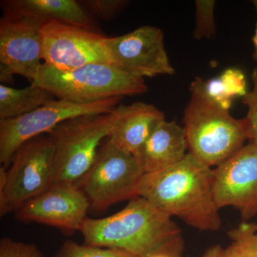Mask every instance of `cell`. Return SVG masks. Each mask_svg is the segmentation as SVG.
<instances>
[{"label": "cell", "mask_w": 257, "mask_h": 257, "mask_svg": "<svg viewBox=\"0 0 257 257\" xmlns=\"http://www.w3.org/2000/svg\"><path fill=\"white\" fill-rule=\"evenodd\" d=\"M214 170L188 153L177 165L145 174L138 196L191 227L216 231L221 228V219L214 199Z\"/></svg>", "instance_id": "6da1fadb"}, {"label": "cell", "mask_w": 257, "mask_h": 257, "mask_svg": "<svg viewBox=\"0 0 257 257\" xmlns=\"http://www.w3.org/2000/svg\"><path fill=\"white\" fill-rule=\"evenodd\" d=\"M79 231L84 244L121 250L138 257H148L182 235L172 216L139 196L111 216L87 217Z\"/></svg>", "instance_id": "7a4b0ae2"}, {"label": "cell", "mask_w": 257, "mask_h": 257, "mask_svg": "<svg viewBox=\"0 0 257 257\" xmlns=\"http://www.w3.org/2000/svg\"><path fill=\"white\" fill-rule=\"evenodd\" d=\"M190 92L183 118L188 152L203 165L218 167L244 146L248 140L246 122L211 100L201 77L193 81Z\"/></svg>", "instance_id": "3957f363"}, {"label": "cell", "mask_w": 257, "mask_h": 257, "mask_svg": "<svg viewBox=\"0 0 257 257\" xmlns=\"http://www.w3.org/2000/svg\"><path fill=\"white\" fill-rule=\"evenodd\" d=\"M32 84L58 99L90 104L126 96L141 95L148 91L145 79L133 77L109 64H89L60 70L42 63Z\"/></svg>", "instance_id": "277c9868"}, {"label": "cell", "mask_w": 257, "mask_h": 257, "mask_svg": "<svg viewBox=\"0 0 257 257\" xmlns=\"http://www.w3.org/2000/svg\"><path fill=\"white\" fill-rule=\"evenodd\" d=\"M119 116L118 106L108 114L66 120L47 134L54 145L55 183L77 184L89 172Z\"/></svg>", "instance_id": "5b68a950"}, {"label": "cell", "mask_w": 257, "mask_h": 257, "mask_svg": "<svg viewBox=\"0 0 257 257\" xmlns=\"http://www.w3.org/2000/svg\"><path fill=\"white\" fill-rule=\"evenodd\" d=\"M54 145L47 134L23 143L7 169L6 184L0 189V215L15 212L24 204L55 184Z\"/></svg>", "instance_id": "8992f818"}, {"label": "cell", "mask_w": 257, "mask_h": 257, "mask_svg": "<svg viewBox=\"0 0 257 257\" xmlns=\"http://www.w3.org/2000/svg\"><path fill=\"white\" fill-rule=\"evenodd\" d=\"M145 175L135 157L121 151L109 140L101 144L89 172L76 184L94 211L138 197V188Z\"/></svg>", "instance_id": "52a82bcc"}, {"label": "cell", "mask_w": 257, "mask_h": 257, "mask_svg": "<svg viewBox=\"0 0 257 257\" xmlns=\"http://www.w3.org/2000/svg\"><path fill=\"white\" fill-rule=\"evenodd\" d=\"M121 99L114 97L83 104L55 99L28 114L0 120V163L8 169L15 152L25 142L50 133L66 120L84 115L110 113Z\"/></svg>", "instance_id": "ba28073f"}, {"label": "cell", "mask_w": 257, "mask_h": 257, "mask_svg": "<svg viewBox=\"0 0 257 257\" xmlns=\"http://www.w3.org/2000/svg\"><path fill=\"white\" fill-rule=\"evenodd\" d=\"M104 44L111 64L133 77L173 75L175 69L171 64L161 29L144 25L117 37H106Z\"/></svg>", "instance_id": "9c48e42d"}, {"label": "cell", "mask_w": 257, "mask_h": 257, "mask_svg": "<svg viewBox=\"0 0 257 257\" xmlns=\"http://www.w3.org/2000/svg\"><path fill=\"white\" fill-rule=\"evenodd\" d=\"M41 32L44 63L54 68L69 70L89 64H111L106 36L99 32L59 22L45 24Z\"/></svg>", "instance_id": "30bf717a"}, {"label": "cell", "mask_w": 257, "mask_h": 257, "mask_svg": "<svg viewBox=\"0 0 257 257\" xmlns=\"http://www.w3.org/2000/svg\"><path fill=\"white\" fill-rule=\"evenodd\" d=\"M42 25L29 19L4 15L0 20V79L18 74L33 83L43 60Z\"/></svg>", "instance_id": "8fae6325"}, {"label": "cell", "mask_w": 257, "mask_h": 257, "mask_svg": "<svg viewBox=\"0 0 257 257\" xmlns=\"http://www.w3.org/2000/svg\"><path fill=\"white\" fill-rule=\"evenodd\" d=\"M214 170L218 208L232 207L244 221L257 214V146L248 143Z\"/></svg>", "instance_id": "7c38bea8"}, {"label": "cell", "mask_w": 257, "mask_h": 257, "mask_svg": "<svg viewBox=\"0 0 257 257\" xmlns=\"http://www.w3.org/2000/svg\"><path fill=\"white\" fill-rule=\"evenodd\" d=\"M89 209L87 197L76 184L58 182L24 204L15 216L21 222L46 224L72 234L79 231Z\"/></svg>", "instance_id": "4fadbf2b"}, {"label": "cell", "mask_w": 257, "mask_h": 257, "mask_svg": "<svg viewBox=\"0 0 257 257\" xmlns=\"http://www.w3.org/2000/svg\"><path fill=\"white\" fill-rule=\"evenodd\" d=\"M187 133L175 121L164 120L134 155L144 174L155 173L177 165L189 153Z\"/></svg>", "instance_id": "5bb4252c"}, {"label": "cell", "mask_w": 257, "mask_h": 257, "mask_svg": "<svg viewBox=\"0 0 257 257\" xmlns=\"http://www.w3.org/2000/svg\"><path fill=\"white\" fill-rule=\"evenodd\" d=\"M4 15L29 19L42 26L59 22L99 32L94 19L74 0H5L1 1Z\"/></svg>", "instance_id": "9a60e30c"}, {"label": "cell", "mask_w": 257, "mask_h": 257, "mask_svg": "<svg viewBox=\"0 0 257 257\" xmlns=\"http://www.w3.org/2000/svg\"><path fill=\"white\" fill-rule=\"evenodd\" d=\"M118 110L119 116L107 139L121 151L134 156L158 124L165 120V112L143 101L118 105Z\"/></svg>", "instance_id": "2e32d148"}, {"label": "cell", "mask_w": 257, "mask_h": 257, "mask_svg": "<svg viewBox=\"0 0 257 257\" xmlns=\"http://www.w3.org/2000/svg\"><path fill=\"white\" fill-rule=\"evenodd\" d=\"M55 99L42 87L35 84L17 89L0 85V120L13 119L32 112Z\"/></svg>", "instance_id": "e0dca14e"}, {"label": "cell", "mask_w": 257, "mask_h": 257, "mask_svg": "<svg viewBox=\"0 0 257 257\" xmlns=\"http://www.w3.org/2000/svg\"><path fill=\"white\" fill-rule=\"evenodd\" d=\"M204 89L211 100L226 110L235 98L243 97L248 92L244 74L235 68L226 69L219 77L204 80Z\"/></svg>", "instance_id": "ac0fdd59"}, {"label": "cell", "mask_w": 257, "mask_h": 257, "mask_svg": "<svg viewBox=\"0 0 257 257\" xmlns=\"http://www.w3.org/2000/svg\"><path fill=\"white\" fill-rule=\"evenodd\" d=\"M231 242L224 248V257H257V228L243 221L228 233Z\"/></svg>", "instance_id": "d6986e66"}, {"label": "cell", "mask_w": 257, "mask_h": 257, "mask_svg": "<svg viewBox=\"0 0 257 257\" xmlns=\"http://www.w3.org/2000/svg\"><path fill=\"white\" fill-rule=\"evenodd\" d=\"M215 5L214 0H197L195 2L196 24L193 38L202 40L216 36Z\"/></svg>", "instance_id": "ffe728a7"}, {"label": "cell", "mask_w": 257, "mask_h": 257, "mask_svg": "<svg viewBox=\"0 0 257 257\" xmlns=\"http://www.w3.org/2000/svg\"><path fill=\"white\" fill-rule=\"evenodd\" d=\"M54 257H138L121 250L64 241Z\"/></svg>", "instance_id": "44dd1931"}, {"label": "cell", "mask_w": 257, "mask_h": 257, "mask_svg": "<svg viewBox=\"0 0 257 257\" xmlns=\"http://www.w3.org/2000/svg\"><path fill=\"white\" fill-rule=\"evenodd\" d=\"M79 3L92 18L104 21L112 20L128 4L126 0H83Z\"/></svg>", "instance_id": "7402d4cb"}, {"label": "cell", "mask_w": 257, "mask_h": 257, "mask_svg": "<svg viewBox=\"0 0 257 257\" xmlns=\"http://www.w3.org/2000/svg\"><path fill=\"white\" fill-rule=\"evenodd\" d=\"M253 88L242 97V102L247 107L246 122L248 140L249 143L257 146V67L253 69L252 75Z\"/></svg>", "instance_id": "603a6c76"}, {"label": "cell", "mask_w": 257, "mask_h": 257, "mask_svg": "<svg viewBox=\"0 0 257 257\" xmlns=\"http://www.w3.org/2000/svg\"><path fill=\"white\" fill-rule=\"evenodd\" d=\"M0 257H43L34 243L20 242L9 237L0 241Z\"/></svg>", "instance_id": "cb8c5ba5"}, {"label": "cell", "mask_w": 257, "mask_h": 257, "mask_svg": "<svg viewBox=\"0 0 257 257\" xmlns=\"http://www.w3.org/2000/svg\"><path fill=\"white\" fill-rule=\"evenodd\" d=\"M184 248L182 235L171 240L148 257H181Z\"/></svg>", "instance_id": "d4e9b609"}, {"label": "cell", "mask_w": 257, "mask_h": 257, "mask_svg": "<svg viewBox=\"0 0 257 257\" xmlns=\"http://www.w3.org/2000/svg\"><path fill=\"white\" fill-rule=\"evenodd\" d=\"M203 257H224V248L219 245L211 246L208 248Z\"/></svg>", "instance_id": "484cf974"}, {"label": "cell", "mask_w": 257, "mask_h": 257, "mask_svg": "<svg viewBox=\"0 0 257 257\" xmlns=\"http://www.w3.org/2000/svg\"><path fill=\"white\" fill-rule=\"evenodd\" d=\"M253 5H254L255 9H256L257 13V0H253L252 2ZM253 47H254V52H253V57L254 60L257 62V23L256 27V30H255V34L253 37Z\"/></svg>", "instance_id": "4316f807"}, {"label": "cell", "mask_w": 257, "mask_h": 257, "mask_svg": "<svg viewBox=\"0 0 257 257\" xmlns=\"http://www.w3.org/2000/svg\"><path fill=\"white\" fill-rule=\"evenodd\" d=\"M256 228H257V223H256Z\"/></svg>", "instance_id": "83f0119b"}]
</instances>
